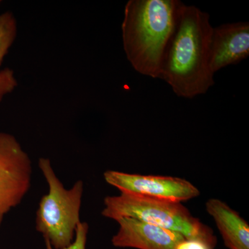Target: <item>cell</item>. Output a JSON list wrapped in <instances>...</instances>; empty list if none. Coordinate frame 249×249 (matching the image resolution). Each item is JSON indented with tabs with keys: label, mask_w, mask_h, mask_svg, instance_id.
I'll return each mask as SVG.
<instances>
[{
	"label": "cell",
	"mask_w": 249,
	"mask_h": 249,
	"mask_svg": "<svg viewBox=\"0 0 249 249\" xmlns=\"http://www.w3.org/2000/svg\"><path fill=\"white\" fill-rule=\"evenodd\" d=\"M213 30L209 14L183 3L165 48L160 78L178 97L191 99L214 85L209 66Z\"/></svg>",
	"instance_id": "1"
},
{
	"label": "cell",
	"mask_w": 249,
	"mask_h": 249,
	"mask_svg": "<svg viewBox=\"0 0 249 249\" xmlns=\"http://www.w3.org/2000/svg\"><path fill=\"white\" fill-rule=\"evenodd\" d=\"M178 0H129L121 24L126 58L136 71L160 78L165 48L180 7Z\"/></svg>",
	"instance_id": "2"
},
{
	"label": "cell",
	"mask_w": 249,
	"mask_h": 249,
	"mask_svg": "<svg viewBox=\"0 0 249 249\" xmlns=\"http://www.w3.org/2000/svg\"><path fill=\"white\" fill-rule=\"evenodd\" d=\"M104 217L117 220L133 218L178 232L186 239H199L213 248L217 238L213 231L195 217L181 203L121 193L104 199Z\"/></svg>",
	"instance_id": "3"
},
{
	"label": "cell",
	"mask_w": 249,
	"mask_h": 249,
	"mask_svg": "<svg viewBox=\"0 0 249 249\" xmlns=\"http://www.w3.org/2000/svg\"><path fill=\"white\" fill-rule=\"evenodd\" d=\"M39 168L49 185V193L42 196L36 214V229L55 249L71 245L80 224L83 182L77 181L67 190L55 175L50 160L40 158Z\"/></svg>",
	"instance_id": "4"
},
{
	"label": "cell",
	"mask_w": 249,
	"mask_h": 249,
	"mask_svg": "<svg viewBox=\"0 0 249 249\" xmlns=\"http://www.w3.org/2000/svg\"><path fill=\"white\" fill-rule=\"evenodd\" d=\"M30 157L12 134L0 132V227L31 188Z\"/></svg>",
	"instance_id": "5"
},
{
	"label": "cell",
	"mask_w": 249,
	"mask_h": 249,
	"mask_svg": "<svg viewBox=\"0 0 249 249\" xmlns=\"http://www.w3.org/2000/svg\"><path fill=\"white\" fill-rule=\"evenodd\" d=\"M108 184L121 193L146 196L176 202L188 201L200 194L198 188L183 178L175 177L155 176L129 174L116 170L105 172Z\"/></svg>",
	"instance_id": "6"
},
{
	"label": "cell",
	"mask_w": 249,
	"mask_h": 249,
	"mask_svg": "<svg viewBox=\"0 0 249 249\" xmlns=\"http://www.w3.org/2000/svg\"><path fill=\"white\" fill-rule=\"evenodd\" d=\"M249 55V24L238 22L213 27L209 47V66L215 73Z\"/></svg>",
	"instance_id": "7"
},
{
	"label": "cell",
	"mask_w": 249,
	"mask_h": 249,
	"mask_svg": "<svg viewBox=\"0 0 249 249\" xmlns=\"http://www.w3.org/2000/svg\"><path fill=\"white\" fill-rule=\"evenodd\" d=\"M117 233L111 242L116 247L138 249H176L184 237L178 232L133 218L117 219Z\"/></svg>",
	"instance_id": "8"
},
{
	"label": "cell",
	"mask_w": 249,
	"mask_h": 249,
	"mask_svg": "<svg viewBox=\"0 0 249 249\" xmlns=\"http://www.w3.org/2000/svg\"><path fill=\"white\" fill-rule=\"evenodd\" d=\"M208 213L213 218L224 244L229 249H249V226L238 213L217 199L206 203Z\"/></svg>",
	"instance_id": "9"
},
{
	"label": "cell",
	"mask_w": 249,
	"mask_h": 249,
	"mask_svg": "<svg viewBox=\"0 0 249 249\" xmlns=\"http://www.w3.org/2000/svg\"><path fill=\"white\" fill-rule=\"evenodd\" d=\"M18 34L17 20L10 11L0 14V67L14 45ZM18 87V80L11 69L0 70V103Z\"/></svg>",
	"instance_id": "10"
},
{
	"label": "cell",
	"mask_w": 249,
	"mask_h": 249,
	"mask_svg": "<svg viewBox=\"0 0 249 249\" xmlns=\"http://www.w3.org/2000/svg\"><path fill=\"white\" fill-rule=\"evenodd\" d=\"M89 226L86 222H80L76 231V235L73 242L66 248L63 249H86L87 235H88ZM47 249H53L50 242L45 239Z\"/></svg>",
	"instance_id": "11"
},
{
	"label": "cell",
	"mask_w": 249,
	"mask_h": 249,
	"mask_svg": "<svg viewBox=\"0 0 249 249\" xmlns=\"http://www.w3.org/2000/svg\"><path fill=\"white\" fill-rule=\"evenodd\" d=\"M176 249H214L212 246L199 239H186L177 246Z\"/></svg>",
	"instance_id": "12"
}]
</instances>
